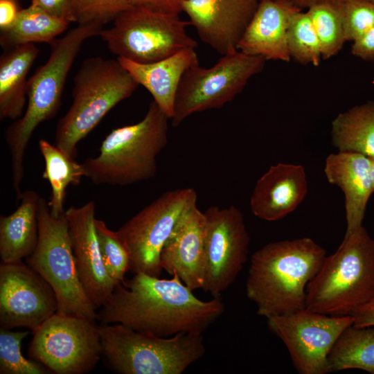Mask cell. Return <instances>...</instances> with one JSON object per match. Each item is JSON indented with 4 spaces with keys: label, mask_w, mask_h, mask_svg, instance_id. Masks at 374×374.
<instances>
[{
    "label": "cell",
    "mask_w": 374,
    "mask_h": 374,
    "mask_svg": "<svg viewBox=\"0 0 374 374\" xmlns=\"http://www.w3.org/2000/svg\"><path fill=\"white\" fill-rule=\"evenodd\" d=\"M29 330L13 332L0 328L1 374H48L49 371L41 363L28 359L21 353L22 340Z\"/></svg>",
    "instance_id": "32"
},
{
    "label": "cell",
    "mask_w": 374,
    "mask_h": 374,
    "mask_svg": "<svg viewBox=\"0 0 374 374\" xmlns=\"http://www.w3.org/2000/svg\"><path fill=\"white\" fill-rule=\"evenodd\" d=\"M197 199L193 188L167 191L116 231L130 254L129 271L160 276L162 248L181 216Z\"/></svg>",
    "instance_id": "12"
},
{
    "label": "cell",
    "mask_w": 374,
    "mask_h": 374,
    "mask_svg": "<svg viewBox=\"0 0 374 374\" xmlns=\"http://www.w3.org/2000/svg\"><path fill=\"white\" fill-rule=\"evenodd\" d=\"M370 1L374 3V0H370Z\"/></svg>",
    "instance_id": "42"
},
{
    "label": "cell",
    "mask_w": 374,
    "mask_h": 374,
    "mask_svg": "<svg viewBox=\"0 0 374 374\" xmlns=\"http://www.w3.org/2000/svg\"><path fill=\"white\" fill-rule=\"evenodd\" d=\"M103 26L78 24L64 37L53 40L48 60L28 80L25 112L5 133L11 154L12 184L17 199L22 193L24 159L28 142L38 125L58 112L66 77L82 45L87 39L99 36Z\"/></svg>",
    "instance_id": "3"
},
{
    "label": "cell",
    "mask_w": 374,
    "mask_h": 374,
    "mask_svg": "<svg viewBox=\"0 0 374 374\" xmlns=\"http://www.w3.org/2000/svg\"><path fill=\"white\" fill-rule=\"evenodd\" d=\"M188 25L178 14L130 6L99 36L117 57L148 64L186 48H195L197 42L187 33Z\"/></svg>",
    "instance_id": "9"
},
{
    "label": "cell",
    "mask_w": 374,
    "mask_h": 374,
    "mask_svg": "<svg viewBox=\"0 0 374 374\" xmlns=\"http://www.w3.org/2000/svg\"><path fill=\"white\" fill-rule=\"evenodd\" d=\"M95 212V204L91 200L80 207L71 206L66 210V215L79 279L90 301L99 309L116 284L107 274L101 258Z\"/></svg>",
    "instance_id": "17"
},
{
    "label": "cell",
    "mask_w": 374,
    "mask_h": 374,
    "mask_svg": "<svg viewBox=\"0 0 374 374\" xmlns=\"http://www.w3.org/2000/svg\"><path fill=\"white\" fill-rule=\"evenodd\" d=\"M49 15L67 21L75 22L70 0H32Z\"/></svg>",
    "instance_id": "35"
},
{
    "label": "cell",
    "mask_w": 374,
    "mask_h": 374,
    "mask_svg": "<svg viewBox=\"0 0 374 374\" xmlns=\"http://www.w3.org/2000/svg\"><path fill=\"white\" fill-rule=\"evenodd\" d=\"M307 192V177L302 166L273 165L256 181L250 198L251 212L265 221L279 220L301 204Z\"/></svg>",
    "instance_id": "20"
},
{
    "label": "cell",
    "mask_w": 374,
    "mask_h": 374,
    "mask_svg": "<svg viewBox=\"0 0 374 374\" xmlns=\"http://www.w3.org/2000/svg\"><path fill=\"white\" fill-rule=\"evenodd\" d=\"M14 0H0V30L9 27L19 11Z\"/></svg>",
    "instance_id": "39"
},
{
    "label": "cell",
    "mask_w": 374,
    "mask_h": 374,
    "mask_svg": "<svg viewBox=\"0 0 374 374\" xmlns=\"http://www.w3.org/2000/svg\"><path fill=\"white\" fill-rule=\"evenodd\" d=\"M117 59L139 85L149 91L153 100L170 121L183 75L191 66L199 64L194 48H184L166 58L148 64H140L122 57Z\"/></svg>",
    "instance_id": "22"
},
{
    "label": "cell",
    "mask_w": 374,
    "mask_h": 374,
    "mask_svg": "<svg viewBox=\"0 0 374 374\" xmlns=\"http://www.w3.org/2000/svg\"><path fill=\"white\" fill-rule=\"evenodd\" d=\"M267 324L284 343L299 373L326 374L329 373V353L340 335L353 324V317L304 308L267 318Z\"/></svg>",
    "instance_id": "13"
},
{
    "label": "cell",
    "mask_w": 374,
    "mask_h": 374,
    "mask_svg": "<svg viewBox=\"0 0 374 374\" xmlns=\"http://www.w3.org/2000/svg\"><path fill=\"white\" fill-rule=\"evenodd\" d=\"M326 250L310 238L268 243L251 256L246 294L266 319L305 308L306 288Z\"/></svg>",
    "instance_id": "2"
},
{
    "label": "cell",
    "mask_w": 374,
    "mask_h": 374,
    "mask_svg": "<svg viewBox=\"0 0 374 374\" xmlns=\"http://www.w3.org/2000/svg\"><path fill=\"white\" fill-rule=\"evenodd\" d=\"M260 0H186L190 25L202 42L220 55L238 50V42Z\"/></svg>",
    "instance_id": "16"
},
{
    "label": "cell",
    "mask_w": 374,
    "mask_h": 374,
    "mask_svg": "<svg viewBox=\"0 0 374 374\" xmlns=\"http://www.w3.org/2000/svg\"><path fill=\"white\" fill-rule=\"evenodd\" d=\"M32 333L28 356L51 373H87L102 357L100 335L94 320L55 313Z\"/></svg>",
    "instance_id": "11"
},
{
    "label": "cell",
    "mask_w": 374,
    "mask_h": 374,
    "mask_svg": "<svg viewBox=\"0 0 374 374\" xmlns=\"http://www.w3.org/2000/svg\"><path fill=\"white\" fill-rule=\"evenodd\" d=\"M342 3L319 4L308 9L319 40L323 60L337 55L346 42L341 15Z\"/></svg>",
    "instance_id": "29"
},
{
    "label": "cell",
    "mask_w": 374,
    "mask_h": 374,
    "mask_svg": "<svg viewBox=\"0 0 374 374\" xmlns=\"http://www.w3.org/2000/svg\"><path fill=\"white\" fill-rule=\"evenodd\" d=\"M351 53L364 60H374V27L353 42Z\"/></svg>",
    "instance_id": "37"
},
{
    "label": "cell",
    "mask_w": 374,
    "mask_h": 374,
    "mask_svg": "<svg viewBox=\"0 0 374 374\" xmlns=\"http://www.w3.org/2000/svg\"><path fill=\"white\" fill-rule=\"evenodd\" d=\"M98 330L102 357L121 374H181L206 352L202 334L163 337L121 323H102Z\"/></svg>",
    "instance_id": "7"
},
{
    "label": "cell",
    "mask_w": 374,
    "mask_h": 374,
    "mask_svg": "<svg viewBox=\"0 0 374 374\" xmlns=\"http://www.w3.org/2000/svg\"><path fill=\"white\" fill-rule=\"evenodd\" d=\"M38 144L45 163L42 177L48 181L51 188L48 206L51 214L59 217L66 211V188L70 185L78 186L85 177V170L82 163L48 141L42 139Z\"/></svg>",
    "instance_id": "27"
},
{
    "label": "cell",
    "mask_w": 374,
    "mask_h": 374,
    "mask_svg": "<svg viewBox=\"0 0 374 374\" xmlns=\"http://www.w3.org/2000/svg\"><path fill=\"white\" fill-rule=\"evenodd\" d=\"M351 315L356 326H374V297L357 308Z\"/></svg>",
    "instance_id": "38"
},
{
    "label": "cell",
    "mask_w": 374,
    "mask_h": 374,
    "mask_svg": "<svg viewBox=\"0 0 374 374\" xmlns=\"http://www.w3.org/2000/svg\"><path fill=\"white\" fill-rule=\"evenodd\" d=\"M95 228L105 269L116 285L123 283L130 271L129 252L116 231L109 229L103 220L96 218Z\"/></svg>",
    "instance_id": "31"
},
{
    "label": "cell",
    "mask_w": 374,
    "mask_h": 374,
    "mask_svg": "<svg viewBox=\"0 0 374 374\" xmlns=\"http://www.w3.org/2000/svg\"><path fill=\"white\" fill-rule=\"evenodd\" d=\"M328 359L329 372L359 369L374 374V326H348L337 339Z\"/></svg>",
    "instance_id": "28"
},
{
    "label": "cell",
    "mask_w": 374,
    "mask_h": 374,
    "mask_svg": "<svg viewBox=\"0 0 374 374\" xmlns=\"http://www.w3.org/2000/svg\"><path fill=\"white\" fill-rule=\"evenodd\" d=\"M57 310L47 281L22 261L0 265V328L21 327L32 332Z\"/></svg>",
    "instance_id": "15"
},
{
    "label": "cell",
    "mask_w": 374,
    "mask_h": 374,
    "mask_svg": "<svg viewBox=\"0 0 374 374\" xmlns=\"http://www.w3.org/2000/svg\"><path fill=\"white\" fill-rule=\"evenodd\" d=\"M204 226V212L196 204L181 216L161 252L162 269L193 290L203 283Z\"/></svg>",
    "instance_id": "18"
},
{
    "label": "cell",
    "mask_w": 374,
    "mask_h": 374,
    "mask_svg": "<svg viewBox=\"0 0 374 374\" xmlns=\"http://www.w3.org/2000/svg\"><path fill=\"white\" fill-rule=\"evenodd\" d=\"M374 297V240L361 226L346 233L306 288L305 308L344 316Z\"/></svg>",
    "instance_id": "4"
},
{
    "label": "cell",
    "mask_w": 374,
    "mask_h": 374,
    "mask_svg": "<svg viewBox=\"0 0 374 374\" xmlns=\"http://www.w3.org/2000/svg\"><path fill=\"white\" fill-rule=\"evenodd\" d=\"M265 60L230 51L213 66H191L183 75L176 94L172 125L177 127L190 115L220 109L240 93L249 80L264 68Z\"/></svg>",
    "instance_id": "10"
},
{
    "label": "cell",
    "mask_w": 374,
    "mask_h": 374,
    "mask_svg": "<svg viewBox=\"0 0 374 374\" xmlns=\"http://www.w3.org/2000/svg\"><path fill=\"white\" fill-rule=\"evenodd\" d=\"M370 161H371V176L373 188L374 190V157L370 159Z\"/></svg>",
    "instance_id": "41"
},
{
    "label": "cell",
    "mask_w": 374,
    "mask_h": 374,
    "mask_svg": "<svg viewBox=\"0 0 374 374\" xmlns=\"http://www.w3.org/2000/svg\"><path fill=\"white\" fill-rule=\"evenodd\" d=\"M14 1H17V0H14Z\"/></svg>",
    "instance_id": "43"
},
{
    "label": "cell",
    "mask_w": 374,
    "mask_h": 374,
    "mask_svg": "<svg viewBox=\"0 0 374 374\" xmlns=\"http://www.w3.org/2000/svg\"><path fill=\"white\" fill-rule=\"evenodd\" d=\"M69 24L31 2L28 7L19 10L9 27L1 30L0 45L6 50L26 44H51L67 29Z\"/></svg>",
    "instance_id": "26"
},
{
    "label": "cell",
    "mask_w": 374,
    "mask_h": 374,
    "mask_svg": "<svg viewBox=\"0 0 374 374\" xmlns=\"http://www.w3.org/2000/svg\"><path fill=\"white\" fill-rule=\"evenodd\" d=\"M75 22L104 26L131 6L129 0H70Z\"/></svg>",
    "instance_id": "33"
},
{
    "label": "cell",
    "mask_w": 374,
    "mask_h": 374,
    "mask_svg": "<svg viewBox=\"0 0 374 374\" xmlns=\"http://www.w3.org/2000/svg\"><path fill=\"white\" fill-rule=\"evenodd\" d=\"M324 172L328 182L339 186L344 194L346 233L362 226L368 201L374 192L370 159L353 152L330 154L326 159Z\"/></svg>",
    "instance_id": "21"
},
{
    "label": "cell",
    "mask_w": 374,
    "mask_h": 374,
    "mask_svg": "<svg viewBox=\"0 0 374 374\" xmlns=\"http://www.w3.org/2000/svg\"><path fill=\"white\" fill-rule=\"evenodd\" d=\"M331 140L338 152L374 157V101L339 114L332 122Z\"/></svg>",
    "instance_id": "25"
},
{
    "label": "cell",
    "mask_w": 374,
    "mask_h": 374,
    "mask_svg": "<svg viewBox=\"0 0 374 374\" xmlns=\"http://www.w3.org/2000/svg\"><path fill=\"white\" fill-rule=\"evenodd\" d=\"M302 9L288 0H260L238 44V50L267 60L290 62L287 33Z\"/></svg>",
    "instance_id": "19"
},
{
    "label": "cell",
    "mask_w": 374,
    "mask_h": 374,
    "mask_svg": "<svg viewBox=\"0 0 374 374\" xmlns=\"http://www.w3.org/2000/svg\"><path fill=\"white\" fill-rule=\"evenodd\" d=\"M345 38L355 41L374 27V3L370 0H346L341 5Z\"/></svg>",
    "instance_id": "34"
},
{
    "label": "cell",
    "mask_w": 374,
    "mask_h": 374,
    "mask_svg": "<svg viewBox=\"0 0 374 374\" xmlns=\"http://www.w3.org/2000/svg\"><path fill=\"white\" fill-rule=\"evenodd\" d=\"M39 54L35 44L6 49L0 57V119L17 120L28 101V73Z\"/></svg>",
    "instance_id": "24"
},
{
    "label": "cell",
    "mask_w": 374,
    "mask_h": 374,
    "mask_svg": "<svg viewBox=\"0 0 374 374\" xmlns=\"http://www.w3.org/2000/svg\"><path fill=\"white\" fill-rule=\"evenodd\" d=\"M37 246L26 264L41 275L56 296V313L96 321L97 309L79 279L73 255L66 211L54 217L48 202L41 197Z\"/></svg>",
    "instance_id": "8"
},
{
    "label": "cell",
    "mask_w": 374,
    "mask_h": 374,
    "mask_svg": "<svg viewBox=\"0 0 374 374\" xmlns=\"http://www.w3.org/2000/svg\"><path fill=\"white\" fill-rule=\"evenodd\" d=\"M138 86L118 59H85L73 78L71 105L57 123L55 145L75 159L78 143Z\"/></svg>",
    "instance_id": "6"
},
{
    "label": "cell",
    "mask_w": 374,
    "mask_h": 374,
    "mask_svg": "<svg viewBox=\"0 0 374 374\" xmlns=\"http://www.w3.org/2000/svg\"><path fill=\"white\" fill-rule=\"evenodd\" d=\"M296 6L302 8H310L312 6L330 3V4H340L346 0H288Z\"/></svg>",
    "instance_id": "40"
},
{
    "label": "cell",
    "mask_w": 374,
    "mask_h": 374,
    "mask_svg": "<svg viewBox=\"0 0 374 374\" xmlns=\"http://www.w3.org/2000/svg\"><path fill=\"white\" fill-rule=\"evenodd\" d=\"M19 200L13 213L0 216L1 262L22 261L32 254L37 244L41 197L36 191L27 190L22 192Z\"/></svg>",
    "instance_id": "23"
},
{
    "label": "cell",
    "mask_w": 374,
    "mask_h": 374,
    "mask_svg": "<svg viewBox=\"0 0 374 374\" xmlns=\"http://www.w3.org/2000/svg\"><path fill=\"white\" fill-rule=\"evenodd\" d=\"M186 0H129L131 6L142 7L166 13L178 14L182 12Z\"/></svg>",
    "instance_id": "36"
},
{
    "label": "cell",
    "mask_w": 374,
    "mask_h": 374,
    "mask_svg": "<svg viewBox=\"0 0 374 374\" xmlns=\"http://www.w3.org/2000/svg\"><path fill=\"white\" fill-rule=\"evenodd\" d=\"M224 311L220 296L201 300L176 274L163 279L136 273L115 287L97 312L96 320L168 337L202 334Z\"/></svg>",
    "instance_id": "1"
},
{
    "label": "cell",
    "mask_w": 374,
    "mask_h": 374,
    "mask_svg": "<svg viewBox=\"0 0 374 374\" xmlns=\"http://www.w3.org/2000/svg\"><path fill=\"white\" fill-rule=\"evenodd\" d=\"M204 262L202 289L220 296L235 280L249 252L250 237L242 213L234 205L212 206L204 212Z\"/></svg>",
    "instance_id": "14"
},
{
    "label": "cell",
    "mask_w": 374,
    "mask_h": 374,
    "mask_svg": "<svg viewBox=\"0 0 374 374\" xmlns=\"http://www.w3.org/2000/svg\"><path fill=\"white\" fill-rule=\"evenodd\" d=\"M169 120L152 100L140 121L112 130L98 155L82 163L85 177L96 185L121 186L154 177L157 157L168 143Z\"/></svg>",
    "instance_id": "5"
},
{
    "label": "cell",
    "mask_w": 374,
    "mask_h": 374,
    "mask_svg": "<svg viewBox=\"0 0 374 374\" xmlns=\"http://www.w3.org/2000/svg\"><path fill=\"white\" fill-rule=\"evenodd\" d=\"M291 58L302 64L317 66L321 60L318 36L308 12H298L293 17L287 33Z\"/></svg>",
    "instance_id": "30"
}]
</instances>
